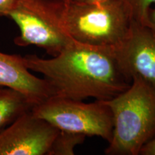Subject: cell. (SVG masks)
I'll return each instance as SVG.
<instances>
[{"label": "cell", "instance_id": "obj_1", "mask_svg": "<svg viewBox=\"0 0 155 155\" xmlns=\"http://www.w3.org/2000/svg\"><path fill=\"white\" fill-rule=\"evenodd\" d=\"M30 71L41 73L55 96L84 101H106L130 86L123 74L112 48L73 42L57 55L45 59L36 55L24 56Z\"/></svg>", "mask_w": 155, "mask_h": 155}, {"label": "cell", "instance_id": "obj_2", "mask_svg": "<svg viewBox=\"0 0 155 155\" xmlns=\"http://www.w3.org/2000/svg\"><path fill=\"white\" fill-rule=\"evenodd\" d=\"M114 127L107 155H138L155 137V88L134 77L129 88L109 100Z\"/></svg>", "mask_w": 155, "mask_h": 155}, {"label": "cell", "instance_id": "obj_3", "mask_svg": "<svg viewBox=\"0 0 155 155\" xmlns=\"http://www.w3.org/2000/svg\"><path fill=\"white\" fill-rule=\"evenodd\" d=\"M63 26L78 43L114 48L130 34L134 20L124 0L76 4L63 0Z\"/></svg>", "mask_w": 155, "mask_h": 155}, {"label": "cell", "instance_id": "obj_4", "mask_svg": "<svg viewBox=\"0 0 155 155\" xmlns=\"http://www.w3.org/2000/svg\"><path fill=\"white\" fill-rule=\"evenodd\" d=\"M63 0H19L9 13L19 29L15 44L35 45L48 55H57L74 40L63 26Z\"/></svg>", "mask_w": 155, "mask_h": 155}, {"label": "cell", "instance_id": "obj_5", "mask_svg": "<svg viewBox=\"0 0 155 155\" xmlns=\"http://www.w3.org/2000/svg\"><path fill=\"white\" fill-rule=\"evenodd\" d=\"M32 113L60 131L98 137L109 142L114 127L113 116L104 101L85 103L53 96L35 104Z\"/></svg>", "mask_w": 155, "mask_h": 155}, {"label": "cell", "instance_id": "obj_6", "mask_svg": "<svg viewBox=\"0 0 155 155\" xmlns=\"http://www.w3.org/2000/svg\"><path fill=\"white\" fill-rule=\"evenodd\" d=\"M59 131L29 111L0 131V155H49Z\"/></svg>", "mask_w": 155, "mask_h": 155}, {"label": "cell", "instance_id": "obj_7", "mask_svg": "<svg viewBox=\"0 0 155 155\" xmlns=\"http://www.w3.org/2000/svg\"><path fill=\"white\" fill-rule=\"evenodd\" d=\"M113 50L128 80L139 78L155 88V36L148 27L134 22L128 38Z\"/></svg>", "mask_w": 155, "mask_h": 155}, {"label": "cell", "instance_id": "obj_8", "mask_svg": "<svg viewBox=\"0 0 155 155\" xmlns=\"http://www.w3.org/2000/svg\"><path fill=\"white\" fill-rule=\"evenodd\" d=\"M30 71L23 56L0 52V86L22 92L35 104L55 96L53 88L46 79L38 78Z\"/></svg>", "mask_w": 155, "mask_h": 155}, {"label": "cell", "instance_id": "obj_9", "mask_svg": "<svg viewBox=\"0 0 155 155\" xmlns=\"http://www.w3.org/2000/svg\"><path fill=\"white\" fill-rule=\"evenodd\" d=\"M35 103L19 91L0 86V131L32 111Z\"/></svg>", "mask_w": 155, "mask_h": 155}, {"label": "cell", "instance_id": "obj_10", "mask_svg": "<svg viewBox=\"0 0 155 155\" xmlns=\"http://www.w3.org/2000/svg\"><path fill=\"white\" fill-rule=\"evenodd\" d=\"M86 136L78 133L59 131L54 141L49 155H73L75 148L82 144Z\"/></svg>", "mask_w": 155, "mask_h": 155}, {"label": "cell", "instance_id": "obj_11", "mask_svg": "<svg viewBox=\"0 0 155 155\" xmlns=\"http://www.w3.org/2000/svg\"><path fill=\"white\" fill-rule=\"evenodd\" d=\"M130 9L134 22L147 25V15L152 7L155 6V0H124Z\"/></svg>", "mask_w": 155, "mask_h": 155}, {"label": "cell", "instance_id": "obj_12", "mask_svg": "<svg viewBox=\"0 0 155 155\" xmlns=\"http://www.w3.org/2000/svg\"><path fill=\"white\" fill-rule=\"evenodd\" d=\"M19 0H0V17H8Z\"/></svg>", "mask_w": 155, "mask_h": 155}, {"label": "cell", "instance_id": "obj_13", "mask_svg": "<svg viewBox=\"0 0 155 155\" xmlns=\"http://www.w3.org/2000/svg\"><path fill=\"white\" fill-rule=\"evenodd\" d=\"M141 155H155V137L148 143H147L144 147L141 148L139 152Z\"/></svg>", "mask_w": 155, "mask_h": 155}, {"label": "cell", "instance_id": "obj_14", "mask_svg": "<svg viewBox=\"0 0 155 155\" xmlns=\"http://www.w3.org/2000/svg\"><path fill=\"white\" fill-rule=\"evenodd\" d=\"M147 27H148L155 36V6L148 12L147 20Z\"/></svg>", "mask_w": 155, "mask_h": 155}, {"label": "cell", "instance_id": "obj_15", "mask_svg": "<svg viewBox=\"0 0 155 155\" xmlns=\"http://www.w3.org/2000/svg\"><path fill=\"white\" fill-rule=\"evenodd\" d=\"M64 1L76 4H97L104 2L108 0H64Z\"/></svg>", "mask_w": 155, "mask_h": 155}]
</instances>
